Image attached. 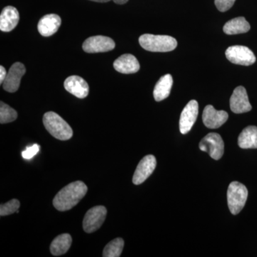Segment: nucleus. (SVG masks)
<instances>
[{
	"instance_id": "7ed1b4c3",
	"label": "nucleus",
	"mask_w": 257,
	"mask_h": 257,
	"mask_svg": "<svg viewBox=\"0 0 257 257\" xmlns=\"http://www.w3.org/2000/svg\"><path fill=\"white\" fill-rule=\"evenodd\" d=\"M139 42L143 49L153 52H171L177 47V40L168 35L145 34L140 36Z\"/></svg>"
},
{
	"instance_id": "b1692460",
	"label": "nucleus",
	"mask_w": 257,
	"mask_h": 257,
	"mask_svg": "<svg viewBox=\"0 0 257 257\" xmlns=\"http://www.w3.org/2000/svg\"><path fill=\"white\" fill-rule=\"evenodd\" d=\"M20 207V202L16 199H12L10 202L1 204L0 206V216H5L10 215L13 213L17 212Z\"/></svg>"
},
{
	"instance_id": "6ab92c4d",
	"label": "nucleus",
	"mask_w": 257,
	"mask_h": 257,
	"mask_svg": "<svg viewBox=\"0 0 257 257\" xmlns=\"http://www.w3.org/2000/svg\"><path fill=\"white\" fill-rule=\"evenodd\" d=\"M249 23L243 17L236 18L229 20L225 24L223 31L228 35H239L249 31Z\"/></svg>"
},
{
	"instance_id": "aec40b11",
	"label": "nucleus",
	"mask_w": 257,
	"mask_h": 257,
	"mask_svg": "<svg viewBox=\"0 0 257 257\" xmlns=\"http://www.w3.org/2000/svg\"><path fill=\"white\" fill-rule=\"evenodd\" d=\"M238 145L241 149H257V126L243 128L238 138Z\"/></svg>"
},
{
	"instance_id": "412c9836",
	"label": "nucleus",
	"mask_w": 257,
	"mask_h": 257,
	"mask_svg": "<svg viewBox=\"0 0 257 257\" xmlns=\"http://www.w3.org/2000/svg\"><path fill=\"white\" fill-rule=\"evenodd\" d=\"M72 236L69 234L59 235L52 241L50 251L54 256H58L67 253L72 245Z\"/></svg>"
},
{
	"instance_id": "5701e85b",
	"label": "nucleus",
	"mask_w": 257,
	"mask_h": 257,
	"mask_svg": "<svg viewBox=\"0 0 257 257\" xmlns=\"http://www.w3.org/2000/svg\"><path fill=\"white\" fill-rule=\"evenodd\" d=\"M18 118V112L14 109L5 104L3 101L0 102V123L7 124L12 122Z\"/></svg>"
},
{
	"instance_id": "0eeeda50",
	"label": "nucleus",
	"mask_w": 257,
	"mask_h": 257,
	"mask_svg": "<svg viewBox=\"0 0 257 257\" xmlns=\"http://www.w3.org/2000/svg\"><path fill=\"white\" fill-rule=\"evenodd\" d=\"M106 209L103 206L92 207L86 213L83 220V229L87 233L97 231L105 220Z\"/></svg>"
},
{
	"instance_id": "9d476101",
	"label": "nucleus",
	"mask_w": 257,
	"mask_h": 257,
	"mask_svg": "<svg viewBox=\"0 0 257 257\" xmlns=\"http://www.w3.org/2000/svg\"><path fill=\"white\" fill-rule=\"evenodd\" d=\"M230 108L235 114L248 112L252 109L246 89L242 86L235 88L230 98Z\"/></svg>"
},
{
	"instance_id": "a211bd4d",
	"label": "nucleus",
	"mask_w": 257,
	"mask_h": 257,
	"mask_svg": "<svg viewBox=\"0 0 257 257\" xmlns=\"http://www.w3.org/2000/svg\"><path fill=\"white\" fill-rule=\"evenodd\" d=\"M173 85V78L170 74L162 76L157 82L154 89V98L157 101L167 99L170 96L171 89Z\"/></svg>"
},
{
	"instance_id": "bb28decb",
	"label": "nucleus",
	"mask_w": 257,
	"mask_h": 257,
	"mask_svg": "<svg viewBox=\"0 0 257 257\" xmlns=\"http://www.w3.org/2000/svg\"><path fill=\"white\" fill-rule=\"evenodd\" d=\"M89 1L95 2V3H108V2H110L111 0H89ZM114 3L117 5H124L125 3H127L128 0H112Z\"/></svg>"
},
{
	"instance_id": "a878e982",
	"label": "nucleus",
	"mask_w": 257,
	"mask_h": 257,
	"mask_svg": "<svg viewBox=\"0 0 257 257\" xmlns=\"http://www.w3.org/2000/svg\"><path fill=\"white\" fill-rule=\"evenodd\" d=\"M39 151H40V146L38 145H34L33 146L27 147L26 150L22 153V156L24 159L30 160L35 157Z\"/></svg>"
},
{
	"instance_id": "1a4fd4ad",
	"label": "nucleus",
	"mask_w": 257,
	"mask_h": 257,
	"mask_svg": "<svg viewBox=\"0 0 257 257\" xmlns=\"http://www.w3.org/2000/svg\"><path fill=\"white\" fill-rule=\"evenodd\" d=\"M199 114V104L196 100H191L185 106L179 119V130L182 135H186L194 126Z\"/></svg>"
},
{
	"instance_id": "ddd939ff",
	"label": "nucleus",
	"mask_w": 257,
	"mask_h": 257,
	"mask_svg": "<svg viewBox=\"0 0 257 257\" xmlns=\"http://www.w3.org/2000/svg\"><path fill=\"white\" fill-rule=\"evenodd\" d=\"M228 117L229 114L226 111L216 110L212 105L206 106L203 111V122L209 128L220 127L227 121Z\"/></svg>"
},
{
	"instance_id": "4468645a",
	"label": "nucleus",
	"mask_w": 257,
	"mask_h": 257,
	"mask_svg": "<svg viewBox=\"0 0 257 257\" xmlns=\"http://www.w3.org/2000/svg\"><path fill=\"white\" fill-rule=\"evenodd\" d=\"M66 90L79 99H84L89 94L87 82L79 76L72 75L65 79L64 84Z\"/></svg>"
},
{
	"instance_id": "6e6552de",
	"label": "nucleus",
	"mask_w": 257,
	"mask_h": 257,
	"mask_svg": "<svg viewBox=\"0 0 257 257\" xmlns=\"http://www.w3.org/2000/svg\"><path fill=\"white\" fill-rule=\"evenodd\" d=\"M115 42L112 39L106 36L89 37L82 45L83 50L87 53H99L114 50Z\"/></svg>"
},
{
	"instance_id": "9b49d317",
	"label": "nucleus",
	"mask_w": 257,
	"mask_h": 257,
	"mask_svg": "<svg viewBox=\"0 0 257 257\" xmlns=\"http://www.w3.org/2000/svg\"><path fill=\"white\" fill-rule=\"evenodd\" d=\"M25 72L26 69L23 64L20 62L13 64L3 82V88L5 90L10 93L17 92Z\"/></svg>"
},
{
	"instance_id": "f8f14e48",
	"label": "nucleus",
	"mask_w": 257,
	"mask_h": 257,
	"mask_svg": "<svg viewBox=\"0 0 257 257\" xmlns=\"http://www.w3.org/2000/svg\"><path fill=\"white\" fill-rule=\"evenodd\" d=\"M157 166V160L153 155H147L140 161L134 174L133 182L135 185L143 184L153 173Z\"/></svg>"
},
{
	"instance_id": "2eb2a0df",
	"label": "nucleus",
	"mask_w": 257,
	"mask_h": 257,
	"mask_svg": "<svg viewBox=\"0 0 257 257\" xmlns=\"http://www.w3.org/2000/svg\"><path fill=\"white\" fill-rule=\"evenodd\" d=\"M62 20L59 15L50 14L45 15L39 21L38 31L43 37H50L60 28Z\"/></svg>"
},
{
	"instance_id": "20e7f679",
	"label": "nucleus",
	"mask_w": 257,
	"mask_h": 257,
	"mask_svg": "<svg viewBox=\"0 0 257 257\" xmlns=\"http://www.w3.org/2000/svg\"><path fill=\"white\" fill-rule=\"evenodd\" d=\"M248 197V190L243 184L232 182L227 191L228 207L231 214L236 215L242 210Z\"/></svg>"
},
{
	"instance_id": "dca6fc26",
	"label": "nucleus",
	"mask_w": 257,
	"mask_h": 257,
	"mask_svg": "<svg viewBox=\"0 0 257 257\" xmlns=\"http://www.w3.org/2000/svg\"><path fill=\"white\" fill-rule=\"evenodd\" d=\"M20 21L18 10L13 6L5 8L0 15V30L5 32H11L16 28Z\"/></svg>"
},
{
	"instance_id": "cd10ccee",
	"label": "nucleus",
	"mask_w": 257,
	"mask_h": 257,
	"mask_svg": "<svg viewBox=\"0 0 257 257\" xmlns=\"http://www.w3.org/2000/svg\"><path fill=\"white\" fill-rule=\"evenodd\" d=\"M6 69L3 66H0V84H3V82L7 77Z\"/></svg>"
},
{
	"instance_id": "f3484780",
	"label": "nucleus",
	"mask_w": 257,
	"mask_h": 257,
	"mask_svg": "<svg viewBox=\"0 0 257 257\" xmlns=\"http://www.w3.org/2000/svg\"><path fill=\"white\" fill-rule=\"evenodd\" d=\"M113 65L115 70L122 74L136 73L140 69L138 59L130 54L120 56L114 61Z\"/></svg>"
},
{
	"instance_id": "393cba45",
	"label": "nucleus",
	"mask_w": 257,
	"mask_h": 257,
	"mask_svg": "<svg viewBox=\"0 0 257 257\" xmlns=\"http://www.w3.org/2000/svg\"><path fill=\"white\" fill-rule=\"evenodd\" d=\"M236 0H214L216 8L221 13L227 11L232 8Z\"/></svg>"
},
{
	"instance_id": "423d86ee",
	"label": "nucleus",
	"mask_w": 257,
	"mask_h": 257,
	"mask_svg": "<svg viewBox=\"0 0 257 257\" xmlns=\"http://www.w3.org/2000/svg\"><path fill=\"white\" fill-rule=\"evenodd\" d=\"M226 59L231 63L249 66L256 62V57L247 47L234 45L229 47L225 52Z\"/></svg>"
},
{
	"instance_id": "4be33fe9",
	"label": "nucleus",
	"mask_w": 257,
	"mask_h": 257,
	"mask_svg": "<svg viewBox=\"0 0 257 257\" xmlns=\"http://www.w3.org/2000/svg\"><path fill=\"white\" fill-rule=\"evenodd\" d=\"M124 246V240L116 238L108 243L103 251L104 257H119L121 256Z\"/></svg>"
},
{
	"instance_id": "f257e3e1",
	"label": "nucleus",
	"mask_w": 257,
	"mask_h": 257,
	"mask_svg": "<svg viewBox=\"0 0 257 257\" xmlns=\"http://www.w3.org/2000/svg\"><path fill=\"white\" fill-rule=\"evenodd\" d=\"M87 190V185L81 181L69 184L61 189L54 198V207L60 211L69 210L82 200Z\"/></svg>"
},
{
	"instance_id": "39448f33",
	"label": "nucleus",
	"mask_w": 257,
	"mask_h": 257,
	"mask_svg": "<svg viewBox=\"0 0 257 257\" xmlns=\"http://www.w3.org/2000/svg\"><path fill=\"white\" fill-rule=\"evenodd\" d=\"M199 149L207 152L214 160H219L224 155V144L219 134L211 133L202 139L199 143Z\"/></svg>"
},
{
	"instance_id": "f03ea898",
	"label": "nucleus",
	"mask_w": 257,
	"mask_h": 257,
	"mask_svg": "<svg viewBox=\"0 0 257 257\" xmlns=\"http://www.w3.org/2000/svg\"><path fill=\"white\" fill-rule=\"evenodd\" d=\"M43 124L50 135L57 140L65 141L73 136V131L68 123L54 111L45 113Z\"/></svg>"
}]
</instances>
